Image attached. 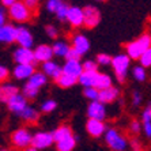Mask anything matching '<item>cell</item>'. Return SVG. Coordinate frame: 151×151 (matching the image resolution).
Instances as JSON below:
<instances>
[{
    "label": "cell",
    "instance_id": "7bdbcfd3",
    "mask_svg": "<svg viewBox=\"0 0 151 151\" xmlns=\"http://www.w3.org/2000/svg\"><path fill=\"white\" fill-rule=\"evenodd\" d=\"M23 3L26 4L29 7V10L32 11H37V8H38V6H40V0H22Z\"/></svg>",
    "mask_w": 151,
    "mask_h": 151
},
{
    "label": "cell",
    "instance_id": "74e56055",
    "mask_svg": "<svg viewBox=\"0 0 151 151\" xmlns=\"http://www.w3.org/2000/svg\"><path fill=\"white\" fill-rule=\"evenodd\" d=\"M45 32H46V35L52 40H56L57 37H59V29L55 25H48L45 27Z\"/></svg>",
    "mask_w": 151,
    "mask_h": 151
},
{
    "label": "cell",
    "instance_id": "8992f818",
    "mask_svg": "<svg viewBox=\"0 0 151 151\" xmlns=\"http://www.w3.org/2000/svg\"><path fill=\"white\" fill-rule=\"evenodd\" d=\"M33 142V135L30 134V131L27 128H19V129L14 131L12 135H11V143L15 148H21V150H25V148L30 147Z\"/></svg>",
    "mask_w": 151,
    "mask_h": 151
},
{
    "label": "cell",
    "instance_id": "c3c4849f",
    "mask_svg": "<svg viewBox=\"0 0 151 151\" xmlns=\"http://www.w3.org/2000/svg\"><path fill=\"white\" fill-rule=\"evenodd\" d=\"M23 151H38V148H35L34 146H30V147H27V148H25Z\"/></svg>",
    "mask_w": 151,
    "mask_h": 151
},
{
    "label": "cell",
    "instance_id": "f35d334b",
    "mask_svg": "<svg viewBox=\"0 0 151 151\" xmlns=\"http://www.w3.org/2000/svg\"><path fill=\"white\" fill-rule=\"evenodd\" d=\"M143 129V125H142L137 120H132L129 123V131H131V134H134V135H139L140 134V131Z\"/></svg>",
    "mask_w": 151,
    "mask_h": 151
},
{
    "label": "cell",
    "instance_id": "484cf974",
    "mask_svg": "<svg viewBox=\"0 0 151 151\" xmlns=\"http://www.w3.org/2000/svg\"><path fill=\"white\" fill-rule=\"evenodd\" d=\"M53 48V53H55V56L56 57H67L68 52H70L71 49V46L68 45L65 41H61V40H57L55 44L52 45Z\"/></svg>",
    "mask_w": 151,
    "mask_h": 151
},
{
    "label": "cell",
    "instance_id": "83f0119b",
    "mask_svg": "<svg viewBox=\"0 0 151 151\" xmlns=\"http://www.w3.org/2000/svg\"><path fill=\"white\" fill-rule=\"evenodd\" d=\"M70 135H72V129H71L68 125L63 124V125L57 127L56 129L53 131V139H55V143H59L60 140H63V139L68 137Z\"/></svg>",
    "mask_w": 151,
    "mask_h": 151
},
{
    "label": "cell",
    "instance_id": "60d3db41",
    "mask_svg": "<svg viewBox=\"0 0 151 151\" xmlns=\"http://www.w3.org/2000/svg\"><path fill=\"white\" fill-rule=\"evenodd\" d=\"M142 93L140 91H137V90H135L134 93H132V97H131V101H132V105L134 106H140L142 104Z\"/></svg>",
    "mask_w": 151,
    "mask_h": 151
},
{
    "label": "cell",
    "instance_id": "db71d44e",
    "mask_svg": "<svg viewBox=\"0 0 151 151\" xmlns=\"http://www.w3.org/2000/svg\"><path fill=\"white\" fill-rule=\"evenodd\" d=\"M61 1H63V0H61Z\"/></svg>",
    "mask_w": 151,
    "mask_h": 151
},
{
    "label": "cell",
    "instance_id": "cb8c5ba5",
    "mask_svg": "<svg viewBox=\"0 0 151 151\" xmlns=\"http://www.w3.org/2000/svg\"><path fill=\"white\" fill-rule=\"evenodd\" d=\"M78 143V136H75L74 134L70 135L68 137L60 140L59 143H56V147H57V151H72L75 148Z\"/></svg>",
    "mask_w": 151,
    "mask_h": 151
},
{
    "label": "cell",
    "instance_id": "4dcf8cb0",
    "mask_svg": "<svg viewBox=\"0 0 151 151\" xmlns=\"http://www.w3.org/2000/svg\"><path fill=\"white\" fill-rule=\"evenodd\" d=\"M132 76H134L135 81L137 82H144L146 79H147V74H146V68L143 67V65H135L134 68H132Z\"/></svg>",
    "mask_w": 151,
    "mask_h": 151
},
{
    "label": "cell",
    "instance_id": "f6af8a7d",
    "mask_svg": "<svg viewBox=\"0 0 151 151\" xmlns=\"http://www.w3.org/2000/svg\"><path fill=\"white\" fill-rule=\"evenodd\" d=\"M7 14H8L7 8L1 6V8H0V25H1V26H4L6 23H7V21H6V18H7Z\"/></svg>",
    "mask_w": 151,
    "mask_h": 151
},
{
    "label": "cell",
    "instance_id": "d6986e66",
    "mask_svg": "<svg viewBox=\"0 0 151 151\" xmlns=\"http://www.w3.org/2000/svg\"><path fill=\"white\" fill-rule=\"evenodd\" d=\"M83 63H81L79 60H65V63L63 65V74L71 75L75 78H81V75L83 74Z\"/></svg>",
    "mask_w": 151,
    "mask_h": 151
},
{
    "label": "cell",
    "instance_id": "ffe728a7",
    "mask_svg": "<svg viewBox=\"0 0 151 151\" xmlns=\"http://www.w3.org/2000/svg\"><path fill=\"white\" fill-rule=\"evenodd\" d=\"M42 72L48 78H52L53 81L56 82L57 79L63 75V67H61L59 63L50 60V61H46V63L42 64Z\"/></svg>",
    "mask_w": 151,
    "mask_h": 151
},
{
    "label": "cell",
    "instance_id": "603a6c76",
    "mask_svg": "<svg viewBox=\"0 0 151 151\" xmlns=\"http://www.w3.org/2000/svg\"><path fill=\"white\" fill-rule=\"evenodd\" d=\"M98 74H99L98 71H83V74H82L81 78H79V83H81L84 88L94 87L95 79H97Z\"/></svg>",
    "mask_w": 151,
    "mask_h": 151
},
{
    "label": "cell",
    "instance_id": "e575fe53",
    "mask_svg": "<svg viewBox=\"0 0 151 151\" xmlns=\"http://www.w3.org/2000/svg\"><path fill=\"white\" fill-rule=\"evenodd\" d=\"M64 1H61V0H48L46 1V10L49 11V12H52V14H56L57 11H59V8L63 6Z\"/></svg>",
    "mask_w": 151,
    "mask_h": 151
},
{
    "label": "cell",
    "instance_id": "52a82bcc",
    "mask_svg": "<svg viewBox=\"0 0 151 151\" xmlns=\"http://www.w3.org/2000/svg\"><path fill=\"white\" fill-rule=\"evenodd\" d=\"M12 59L15 64H35L34 50L32 48H25V46H18L12 53Z\"/></svg>",
    "mask_w": 151,
    "mask_h": 151
},
{
    "label": "cell",
    "instance_id": "5b68a950",
    "mask_svg": "<svg viewBox=\"0 0 151 151\" xmlns=\"http://www.w3.org/2000/svg\"><path fill=\"white\" fill-rule=\"evenodd\" d=\"M105 142L106 144L112 148L113 151H124L128 147V142H127L125 136L121 135L117 129L114 128H108V131L105 132Z\"/></svg>",
    "mask_w": 151,
    "mask_h": 151
},
{
    "label": "cell",
    "instance_id": "44dd1931",
    "mask_svg": "<svg viewBox=\"0 0 151 151\" xmlns=\"http://www.w3.org/2000/svg\"><path fill=\"white\" fill-rule=\"evenodd\" d=\"M17 94H19L18 86H15L12 83H6V82L1 84V87H0V101L3 104H7L8 99L12 98Z\"/></svg>",
    "mask_w": 151,
    "mask_h": 151
},
{
    "label": "cell",
    "instance_id": "ac0fdd59",
    "mask_svg": "<svg viewBox=\"0 0 151 151\" xmlns=\"http://www.w3.org/2000/svg\"><path fill=\"white\" fill-rule=\"evenodd\" d=\"M17 42L19 46H25V48H32L34 44V38L30 32V29L26 26L19 25L18 26V34H17Z\"/></svg>",
    "mask_w": 151,
    "mask_h": 151
},
{
    "label": "cell",
    "instance_id": "7402d4cb",
    "mask_svg": "<svg viewBox=\"0 0 151 151\" xmlns=\"http://www.w3.org/2000/svg\"><path fill=\"white\" fill-rule=\"evenodd\" d=\"M120 95V90L116 87V86H112V87H108L105 90H101L99 91V98L98 101H101L102 104H112L114 102Z\"/></svg>",
    "mask_w": 151,
    "mask_h": 151
},
{
    "label": "cell",
    "instance_id": "7c38bea8",
    "mask_svg": "<svg viewBox=\"0 0 151 151\" xmlns=\"http://www.w3.org/2000/svg\"><path fill=\"white\" fill-rule=\"evenodd\" d=\"M86 131L91 137H101L108 131V127L105 125V123L102 120L88 119L87 123H86Z\"/></svg>",
    "mask_w": 151,
    "mask_h": 151
},
{
    "label": "cell",
    "instance_id": "2e32d148",
    "mask_svg": "<svg viewBox=\"0 0 151 151\" xmlns=\"http://www.w3.org/2000/svg\"><path fill=\"white\" fill-rule=\"evenodd\" d=\"M34 56H35V61L37 63H46V61H50L55 56L53 53V48L50 45H46V44H41V45L35 46L34 49Z\"/></svg>",
    "mask_w": 151,
    "mask_h": 151
},
{
    "label": "cell",
    "instance_id": "4316f807",
    "mask_svg": "<svg viewBox=\"0 0 151 151\" xmlns=\"http://www.w3.org/2000/svg\"><path fill=\"white\" fill-rule=\"evenodd\" d=\"M142 125H143L144 135L151 139V110H150V105L142 112Z\"/></svg>",
    "mask_w": 151,
    "mask_h": 151
},
{
    "label": "cell",
    "instance_id": "6da1fadb",
    "mask_svg": "<svg viewBox=\"0 0 151 151\" xmlns=\"http://www.w3.org/2000/svg\"><path fill=\"white\" fill-rule=\"evenodd\" d=\"M151 48V34H142L136 40L128 42L125 45V53L132 60H139L143 53Z\"/></svg>",
    "mask_w": 151,
    "mask_h": 151
},
{
    "label": "cell",
    "instance_id": "f1b7e54d",
    "mask_svg": "<svg viewBox=\"0 0 151 151\" xmlns=\"http://www.w3.org/2000/svg\"><path fill=\"white\" fill-rule=\"evenodd\" d=\"M19 117H21L22 120H25L26 123H35V121L40 119V113H38V110L34 109L33 106H27V108L21 113Z\"/></svg>",
    "mask_w": 151,
    "mask_h": 151
},
{
    "label": "cell",
    "instance_id": "b9f144b4",
    "mask_svg": "<svg viewBox=\"0 0 151 151\" xmlns=\"http://www.w3.org/2000/svg\"><path fill=\"white\" fill-rule=\"evenodd\" d=\"M81 59H82V55L78 52V50H75L72 46H71V49H70V52H68L65 60H79V61H81Z\"/></svg>",
    "mask_w": 151,
    "mask_h": 151
},
{
    "label": "cell",
    "instance_id": "d6a6232c",
    "mask_svg": "<svg viewBox=\"0 0 151 151\" xmlns=\"http://www.w3.org/2000/svg\"><path fill=\"white\" fill-rule=\"evenodd\" d=\"M83 94L90 101H98V98H99V90L95 87H86L83 90Z\"/></svg>",
    "mask_w": 151,
    "mask_h": 151
},
{
    "label": "cell",
    "instance_id": "5bb4252c",
    "mask_svg": "<svg viewBox=\"0 0 151 151\" xmlns=\"http://www.w3.org/2000/svg\"><path fill=\"white\" fill-rule=\"evenodd\" d=\"M87 116H88V119L102 120L104 121L106 119L105 104H102L101 101H91L87 106Z\"/></svg>",
    "mask_w": 151,
    "mask_h": 151
},
{
    "label": "cell",
    "instance_id": "3957f363",
    "mask_svg": "<svg viewBox=\"0 0 151 151\" xmlns=\"http://www.w3.org/2000/svg\"><path fill=\"white\" fill-rule=\"evenodd\" d=\"M131 57L127 53H119L113 57L112 60V68L113 72L117 78L119 83H124L128 78V71L131 68Z\"/></svg>",
    "mask_w": 151,
    "mask_h": 151
},
{
    "label": "cell",
    "instance_id": "9c48e42d",
    "mask_svg": "<svg viewBox=\"0 0 151 151\" xmlns=\"http://www.w3.org/2000/svg\"><path fill=\"white\" fill-rule=\"evenodd\" d=\"M6 105H7L8 110H10L11 113L17 114V116H21V113L29 106L27 105V98H26L22 93L14 95L12 98H10L7 101V104H6Z\"/></svg>",
    "mask_w": 151,
    "mask_h": 151
},
{
    "label": "cell",
    "instance_id": "e0dca14e",
    "mask_svg": "<svg viewBox=\"0 0 151 151\" xmlns=\"http://www.w3.org/2000/svg\"><path fill=\"white\" fill-rule=\"evenodd\" d=\"M18 26H14L12 23H6L0 27V41L3 44H12L17 42Z\"/></svg>",
    "mask_w": 151,
    "mask_h": 151
},
{
    "label": "cell",
    "instance_id": "4fadbf2b",
    "mask_svg": "<svg viewBox=\"0 0 151 151\" xmlns=\"http://www.w3.org/2000/svg\"><path fill=\"white\" fill-rule=\"evenodd\" d=\"M34 72V64H17L12 70V76L17 81H29Z\"/></svg>",
    "mask_w": 151,
    "mask_h": 151
},
{
    "label": "cell",
    "instance_id": "f907efd6",
    "mask_svg": "<svg viewBox=\"0 0 151 151\" xmlns=\"http://www.w3.org/2000/svg\"><path fill=\"white\" fill-rule=\"evenodd\" d=\"M132 151H142V150H132Z\"/></svg>",
    "mask_w": 151,
    "mask_h": 151
},
{
    "label": "cell",
    "instance_id": "836d02e7",
    "mask_svg": "<svg viewBox=\"0 0 151 151\" xmlns=\"http://www.w3.org/2000/svg\"><path fill=\"white\" fill-rule=\"evenodd\" d=\"M57 108V102L55 99H46L41 104V112L44 113H52Z\"/></svg>",
    "mask_w": 151,
    "mask_h": 151
},
{
    "label": "cell",
    "instance_id": "f5cc1de1",
    "mask_svg": "<svg viewBox=\"0 0 151 151\" xmlns=\"http://www.w3.org/2000/svg\"><path fill=\"white\" fill-rule=\"evenodd\" d=\"M150 110H151V104H150Z\"/></svg>",
    "mask_w": 151,
    "mask_h": 151
},
{
    "label": "cell",
    "instance_id": "9a60e30c",
    "mask_svg": "<svg viewBox=\"0 0 151 151\" xmlns=\"http://www.w3.org/2000/svg\"><path fill=\"white\" fill-rule=\"evenodd\" d=\"M71 46L83 56V55H86L90 50V41H88V38L84 34L76 33V34H74L71 37Z\"/></svg>",
    "mask_w": 151,
    "mask_h": 151
},
{
    "label": "cell",
    "instance_id": "277c9868",
    "mask_svg": "<svg viewBox=\"0 0 151 151\" xmlns=\"http://www.w3.org/2000/svg\"><path fill=\"white\" fill-rule=\"evenodd\" d=\"M7 11L8 17L17 23H25V22H29L32 19V11L29 10V7L22 0L12 4L11 7H8Z\"/></svg>",
    "mask_w": 151,
    "mask_h": 151
},
{
    "label": "cell",
    "instance_id": "30bf717a",
    "mask_svg": "<svg viewBox=\"0 0 151 151\" xmlns=\"http://www.w3.org/2000/svg\"><path fill=\"white\" fill-rule=\"evenodd\" d=\"M55 143L53 139V132H48V131H42V132H37L33 135V142L32 146H34L38 150H44V148L50 147Z\"/></svg>",
    "mask_w": 151,
    "mask_h": 151
},
{
    "label": "cell",
    "instance_id": "ee69618b",
    "mask_svg": "<svg viewBox=\"0 0 151 151\" xmlns=\"http://www.w3.org/2000/svg\"><path fill=\"white\" fill-rule=\"evenodd\" d=\"M8 76H10V71H8V68L6 67V65H0V79H1V82H6L8 79Z\"/></svg>",
    "mask_w": 151,
    "mask_h": 151
},
{
    "label": "cell",
    "instance_id": "8fae6325",
    "mask_svg": "<svg viewBox=\"0 0 151 151\" xmlns=\"http://www.w3.org/2000/svg\"><path fill=\"white\" fill-rule=\"evenodd\" d=\"M65 22H68V25L75 29L84 26L83 8L78 7V6H70V10H68V14H67V21Z\"/></svg>",
    "mask_w": 151,
    "mask_h": 151
},
{
    "label": "cell",
    "instance_id": "7a4b0ae2",
    "mask_svg": "<svg viewBox=\"0 0 151 151\" xmlns=\"http://www.w3.org/2000/svg\"><path fill=\"white\" fill-rule=\"evenodd\" d=\"M46 82H48V76L42 71H35L34 75H32V78L26 81L25 86L22 88V94L27 99H34L38 95L41 87L46 84Z\"/></svg>",
    "mask_w": 151,
    "mask_h": 151
},
{
    "label": "cell",
    "instance_id": "d590c367",
    "mask_svg": "<svg viewBox=\"0 0 151 151\" xmlns=\"http://www.w3.org/2000/svg\"><path fill=\"white\" fill-rule=\"evenodd\" d=\"M139 64L143 65L144 68H150L151 67V48L143 53V56L139 59Z\"/></svg>",
    "mask_w": 151,
    "mask_h": 151
},
{
    "label": "cell",
    "instance_id": "ba28073f",
    "mask_svg": "<svg viewBox=\"0 0 151 151\" xmlns=\"http://www.w3.org/2000/svg\"><path fill=\"white\" fill-rule=\"evenodd\" d=\"M84 12V27L87 29H94L95 26L99 25L101 22V12L95 6L88 4L83 8Z\"/></svg>",
    "mask_w": 151,
    "mask_h": 151
},
{
    "label": "cell",
    "instance_id": "816d5d0a",
    "mask_svg": "<svg viewBox=\"0 0 151 151\" xmlns=\"http://www.w3.org/2000/svg\"><path fill=\"white\" fill-rule=\"evenodd\" d=\"M95 1H102V0H95Z\"/></svg>",
    "mask_w": 151,
    "mask_h": 151
},
{
    "label": "cell",
    "instance_id": "681fc988",
    "mask_svg": "<svg viewBox=\"0 0 151 151\" xmlns=\"http://www.w3.org/2000/svg\"><path fill=\"white\" fill-rule=\"evenodd\" d=\"M1 151H8V150H6V148H3V150H1Z\"/></svg>",
    "mask_w": 151,
    "mask_h": 151
},
{
    "label": "cell",
    "instance_id": "1f68e13d",
    "mask_svg": "<svg viewBox=\"0 0 151 151\" xmlns=\"http://www.w3.org/2000/svg\"><path fill=\"white\" fill-rule=\"evenodd\" d=\"M112 60L113 57L109 56L108 53H99L95 57V61L98 63V65H102V67H106V65H112Z\"/></svg>",
    "mask_w": 151,
    "mask_h": 151
},
{
    "label": "cell",
    "instance_id": "ab89813d",
    "mask_svg": "<svg viewBox=\"0 0 151 151\" xmlns=\"http://www.w3.org/2000/svg\"><path fill=\"white\" fill-rule=\"evenodd\" d=\"M84 71H98V63L95 60H86L83 63Z\"/></svg>",
    "mask_w": 151,
    "mask_h": 151
},
{
    "label": "cell",
    "instance_id": "f546056e",
    "mask_svg": "<svg viewBox=\"0 0 151 151\" xmlns=\"http://www.w3.org/2000/svg\"><path fill=\"white\" fill-rule=\"evenodd\" d=\"M78 82H79L78 78L71 76V75H67V74H63L56 81V83H57V86H60L61 88H70V87H72L74 84H76Z\"/></svg>",
    "mask_w": 151,
    "mask_h": 151
},
{
    "label": "cell",
    "instance_id": "8d00e7d4",
    "mask_svg": "<svg viewBox=\"0 0 151 151\" xmlns=\"http://www.w3.org/2000/svg\"><path fill=\"white\" fill-rule=\"evenodd\" d=\"M68 10H70V6H67L65 3H63V6L59 8V11H57L56 14V18L59 19V21H67V14H68Z\"/></svg>",
    "mask_w": 151,
    "mask_h": 151
},
{
    "label": "cell",
    "instance_id": "d4e9b609",
    "mask_svg": "<svg viewBox=\"0 0 151 151\" xmlns=\"http://www.w3.org/2000/svg\"><path fill=\"white\" fill-rule=\"evenodd\" d=\"M112 86H113V81H112V78H110V75L105 74V72H99L97 79H95L94 87L98 88L99 91H101V90H105V88L112 87Z\"/></svg>",
    "mask_w": 151,
    "mask_h": 151
},
{
    "label": "cell",
    "instance_id": "7dc6e473",
    "mask_svg": "<svg viewBox=\"0 0 151 151\" xmlns=\"http://www.w3.org/2000/svg\"><path fill=\"white\" fill-rule=\"evenodd\" d=\"M0 1H1V6H3V7L8 8V7H11L12 4L17 3V1H19V0H0Z\"/></svg>",
    "mask_w": 151,
    "mask_h": 151
},
{
    "label": "cell",
    "instance_id": "bcb514c9",
    "mask_svg": "<svg viewBox=\"0 0 151 151\" xmlns=\"http://www.w3.org/2000/svg\"><path fill=\"white\" fill-rule=\"evenodd\" d=\"M129 146H131V148H132V150H142V144H140V142H139V139H137V137L131 139Z\"/></svg>",
    "mask_w": 151,
    "mask_h": 151
}]
</instances>
